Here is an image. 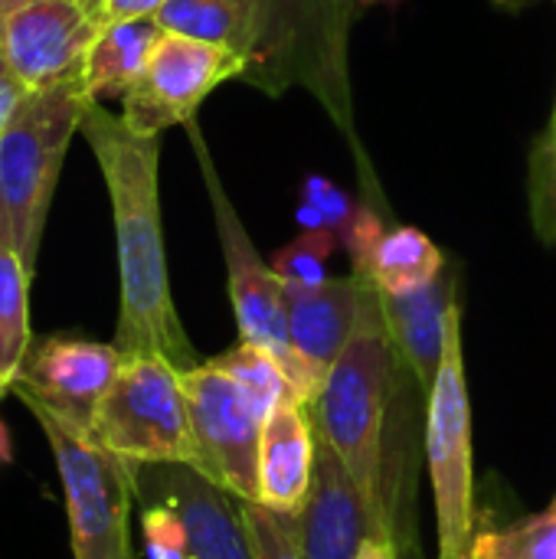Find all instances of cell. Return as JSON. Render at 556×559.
I'll list each match as a JSON object with an SVG mask.
<instances>
[{"label": "cell", "instance_id": "52a82bcc", "mask_svg": "<svg viewBox=\"0 0 556 559\" xmlns=\"http://www.w3.org/2000/svg\"><path fill=\"white\" fill-rule=\"evenodd\" d=\"M259 29V59L246 75L249 85L282 95L292 85L315 92L334 121L351 131L347 88V26L338 23L318 0H236Z\"/></svg>", "mask_w": 556, "mask_h": 559}, {"label": "cell", "instance_id": "d6a6232c", "mask_svg": "<svg viewBox=\"0 0 556 559\" xmlns=\"http://www.w3.org/2000/svg\"><path fill=\"white\" fill-rule=\"evenodd\" d=\"M354 559H400V547L387 534H367Z\"/></svg>", "mask_w": 556, "mask_h": 559}, {"label": "cell", "instance_id": "f1b7e54d", "mask_svg": "<svg viewBox=\"0 0 556 559\" xmlns=\"http://www.w3.org/2000/svg\"><path fill=\"white\" fill-rule=\"evenodd\" d=\"M383 233H387L383 219H380L367 203H357V210H354V216H351V223H347V229H344V236H341V249H347V255H351V272H354V275L367 278L374 249H377V242L383 239Z\"/></svg>", "mask_w": 556, "mask_h": 559}, {"label": "cell", "instance_id": "ffe728a7", "mask_svg": "<svg viewBox=\"0 0 556 559\" xmlns=\"http://www.w3.org/2000/svg\"><path fill=\"white\" fill-rule=\"evenodd\" d=\"M449 269L442 249L416 226H393L374 249L367 278L380 295H413Z\"/></svg>", "mask_w": 556, "mask_h": 559}, {"label": "cell", "instance_id": "ac0fdd59", "mask_svg": "<svg viewBox=\"0 0 556 559\" xmlns=\"http://www.w3.org/2000/svg\"><path fill=\"white\" fill-rule=\"evenodd\" d=\"M161 36H164V29L154 16L102 23L98 36L85 56V66H82L85 95L92 102L121 98L144 72Z\"/></svg>", "mask_w": 556, "mask_h": 559}, {"label": "cell", "instance_id": "7c38bea8", "mask_svg": "<svg viewBox=\"0 0 556 559\" xmlns=\"http://www.w3.org/2000/svg\"><path fill=\"white\" fill-rule=\"evenodd\" d=\"M102 29L88 0H33L3 16V59L29 92L79 79Z\"/></svg>", "mask_w": 556, "mask_h": 559}, {"label": "cell", "instance_id": "5bb4252c", "mask_svg": "<svg viewBox=\"0 0 556 559\" xmlns=\"http://www.w3.org/2000/svg\"><path fill=\"white\" fill-rule=\"evenodd\" d=\"M367 534H377L374 514L334 449L318 436L315 478L298 514V557L354 559Z\"/></svg>", "mask_w": 556, "mask_h": 559}, {"label": "cell", "instance_id": "30bf717a", "mask_svg": "<svg viewBox=\"0 0 556 559\" xmlns=\"http://www.w3.org/2000/svg\"><path fill=\"white\" fill-rule=\"evenodd\" d=\"M200 472L239 501H259V442L265 416L213 360L184 370Z\"/></svg>", "mask_w": 556, "mask_h": 559}, {"label": "cell", "instance_id": "44dd1931", "mask_svg": "<svg viewBox=\"0 0 556 559\" xmlns=\"http://www.w3.org/2000/svg\"><path fill=\"white\" fill-rule=\"evenodd\" d=\"M29 282L33 272L0 239V393H13L20 367L33 347L29 334Z\"/></svg>", "mask_w": 556, "mask_h": 559}, {"label": "cell", "instance_id": "e0dca14e", "mask_svg": "<svg viewBox=\"0 0 556 559\" xmlns=\"http://www.w3.org/2000/svg\"><path fill=\"white\" fill-rule=\"evenodd\" d=\"M315 419L305 403L285 396L262 426L259 501L275 514H301L315 478Z\"/></svg>", "mask_w": 556, "mask_h": 559}, {"label": "cell", "instance_id": "ba28073f", "mask_svg": "<svg viewBox=\"0 0 556 559\" xmlns=\"http://www.w3.org/2000/svg\"><path fill=\"white\" fill-rule=\"evenodd\" d=\"M426 462L436 498L439 559H472L475 550V455L472 403L462 357V305L449 311L446 350L426 400Z\"/></svg>", "mask_w": 556, "mask_h": 559}, {"label": "cell", "instance_id": "8992f818", "mask_svg": "<svg viewBox=\"0 0 556 559\" xmlns=\"http://www.w3.org/2000/svg\"><path fill=\"white\" fill-rule=\"evenodd\" d=\"M187 134L193 141L203 180H206V193H210V206H213V223H216V236H220V249H223V262H226V285H229V301H233V314H236V328H239V341L256 344L262 350H269L279 367L285 370L288 390L298 403L311 406L321 393V383L311 377V370L301 364L292 334H288V308H285V285L282 278L272 272V265L256 252L220 174L216 164L210 157V147L197 128V121L187 124Z\"/></svg>", "mask_w": 556, "mask_h": 559}, {"label": "cell", "instance_id": "9c48e42d", "mask_svg": "<svg viewBox=\"0 0 556 559\" xmlns=\"http://www.w3.org/2000/svg\"><path fill=\"white\" fill-rule=\"evenodd\" d=\"M246 56L233 49L164 33L138 82L121 95V121L144 138H161L174 124L187 128L206 95L229 79H246Z\"/></svg>", "mask_w": 556, "mask_h": 559}, {"label": "cell", "instance_id": "277c9868", "mask_svg": "<svg viewBox=\"0 0 556 559\" xmlns=\"http://www.w3.org/2000/svg\"><path fill=\"white\" fill-rule=\"evenodd\" d=\"M88 432L131 468L190 465L200 472L184 370L164 357H125L111 390L92 416Z\"/></svg>", "mask_w": 556, "mask_h": 559}, {"label": "cell", "instance_id": "e575fe53", "mask_svg": "<svg viewBox=\"0 0 556 559\" xmlns=\"http://www.w3.org/2000/svg\"><path fill=\"white\" fill-rule=\"evenodd\" d=\"M498 10H508V13H518V10H528V7H534V3H541V0H492ZM556 3V0H554Z\"/></svg>", "mask_w": 556, "mask_h": 559}, {"label": "cell", "instance_id": "74e56055", "mask_svg": "<svg viewBox=\"0 0 556 559\" xmlns=\"http://www.w3.org/2000/svg\"><path fill=\"white\" fill-rule=\"evenodd\" d=\"M88 3H95V7H98V10H102V0H88Z\"/></svg>", "mask_w": 556, "mask_h": 559}, {"label": "cell", "instance_id": "1f68e13d", "mask_svg": "<svg viewBox=\"0 0 556 559\" xmlns=\"http://www.w3.org/2000/svg\"><path fill=\"white\" fill-rule=\"evenodd\" d=\"M338 23H344L347 29H351V23L357 20V13L360 10H367V7H377V3H397V0H318Z\"/></svg>", "mask_w": 556, "mask_h": 559}, {"label": "cell", "instance_id": "3957f363", "mask_svg": "<svg viewBox=\"0 0 556 559\" xmlns=\"http://www.w3.org/2000/svg\"><path fill=\"white\" fill-rule=\"evenodd\" d=\"M92 98L79 79L29 92L0 131V239L36 272L49 203L72 138L82 131Z\"/></svg>", "mask_w": 556, "mask_h": 559}, {"label": "cell", "instance_id": "4dcf8cb0", "mask_svg": "<svg viewBox=\"0 0 556 559\" xmlns=\"http://www.w3.org/2000/svg\"><path fill=\"white\" fill-rule=\"evenodd\" d=\"M167 0H102V23L115 20H134V16H154Z\"/></svg>", "mask_w": 556, "mask_h": 559}, {"label": "cell", "instance_id": "836d02e7", "mask_svg": "<svg viewBox=\"0 0 556 559\" xmlns=\"http://www.w3.org/2000/svg\"><path fill=\"white\" fill-rule=\"evenodd\" d=\"M13 462V442H10V432L0 419V465H10Z\"/></svg>", "mask_w": 556, "mask_h": 559}, {"label": "cell", "instance_id": "ab89813d", "mask_svg": "<svg viewBox=\"0 0 556 559\" xmlns=\"http://www.w3.org/2000/svg\"><path fill=\"white\" fill-rule=\"evenodd\" d=\"M0 396H3V393H0Z\"/></svg>", "mask_w": 556, "mask_h": 559}, {"label": "cell", "instance_id": "60d3db41", "mask_svg": "<svg viewBox=\"0 0 556 559\" xmlns=\"http://www.w3.org/2000/svg\"><path fill=\"white\" fill-rule=\"evenodd\" d=\"M554 501H556V498H554Z\"/></svg>", "mask_w": 556, "mask_h": 559}, {"label": "cell", "instance_id": "4316f807", "mask_svg": "<svg viewBox=\"0 0 556 559\" xmlns=\"http://www.w3.org/2000/svg\"><path fill=\"white\" fill-rule=\"evenodd\" d=\"M242 518L252 537L256 559H301L298 557V514H275L256 501H242Z\"/></svg>", "mask_w": 556, "mask_h": 559}, {"label": "cell", "instance_id": "4fadbf2b", "mask_svg": "<svg viewBox=\"0 0 556 559\" xmlns=\"http://www.w3.org/2000/svg\"><path fill=\"white\" fill-rule=\"evenodd\" d=\"M170 504L187 527L190 559H256L242 501L190 465L138 468V501Z\"/></svg>", "mask_w": 556, "mask_h": 559}, {"label": "cell", "instance_id": "8fae6325", "mask_svg": "<svg viewBox=\"0 0 556 559\" xmlns=\"http://www.w3.org/2000/svg\"><path fill=\"white\" fill-rule=\"evenodd\" d=\"M121 364L125 354L115 344L49 334L43 341H33L13 393L23 406H39L56 419L88 429Z\"/></svg>", "mask_w": 556, "mask_h": 559}, {"label": "cell", "instance_id": "d590c367", "mask_svg": "<svg viewBox=\"0 0 556 559\" xmlns=\"http://www.w3.org/2000/svg\"><path fill=\"white\" fill-rule=\"evenodd\" d=\"M26 3H33V0H0V20L10 16V13L20 10V7H26Z\"/></svg>", "mask_w": 556, "mask_h": 559}, {"label": "cell", "instance_id": "f35d334b", "mask_svg": "<svg viewBox=\"0 0 556 559\" xmlns=\"http://www.w3.org/2000/svg\"><path fill=\"white\" fill-rule=\"evenodd\" d=\"M472 559H478V557H472Z\"/></svg>", "mask_w": 556, "mask_h": 559}, {"label": "cell", "instance_id": "cb8c5ba5", "mask_svg": "<svg viewBox=\"0 0 556 559\" xmlns=\"http://www.w3.org/2000/svg\"><path fill=\"white\" fill-rule=\"evenodd\" d=\"M528 206L541 242L556 246V102L528 160Z\"/></svg>", "mask_w": 556, "mask_h": 559}, {"label": "cell", "instance_id": "83f0119b", "mask_svg": "<svg viewBox=\"0 0 556 559\" xmlns=\"http://www.w3.org/2000/svg\"><path fill=\"white\" fill-rule=\"evenodd\" d=\"M141 540L144 559H190V540L184 518L154 498H141Z\"/></svg>", "mask_w": 556, "mask_h": 559}, {"label": "cell", "instance_id": "484cf974", "mask_svg": "<svg viewBox=\"0 0 556 559\" xmlns=\"http://www.w3.org/2000/svg\"><path fill=\"white\" fill-rule=\"evenodd\" d=\"M357 203L328 177L321 174H311L305 177V187H301V203H298V226L301 229H328L334 236H344L351 216H354Z\"/></svg>", "mask_w": 556, "mask_h": 559}, {"label": "cell", "instance_id": "7402d4cb", "mask_svg": "<svg viewBox=\"0 0 556 559\" xmlns=\"http://www.w3.org/2000/svg\"><path fill=\"white\" fill-rule=\"evenodd\" d=\"M213 364H216L220 370H226V373L239 383V390L249 396V403H252L265 419L275 413V406H279L285 396H292L288 380H285V370L279 367V360H275L269 350L256 347V344L239 341V344L229 347L226 354L213 357Z\"/></svg>", "mask_w": 556, "mask_h": 559}, {"label": "cell", "instance_id": "8d00e7d4", "mask_svg": "<svg viewBox=\"0 0 556 559\" xmlns=\"http://www.w3.org/2000/svg\"><path fill=\"white\" fill-rule=\"evenodd\" d=\"M0 52H3V20H0Z\"/></svg>", "mask_w": 556, "mask_h": 559}, {"label": "cell", "instance_id": "603a6c76", "mask_svg": "<svg viewBox=\"0 0 556 559\" xmlns=\"http://www.w3.org/2000/svg\"><path fill=\"white\" fill-rule=\"evenodd\" d=\"M472 557L478 559H556V501L511 527L478 534Z\"/></svg>", "mask_w": 556, "mask_h": 559}, {"label": "cell", "instance_id": "6da1fadb", "mask_svg": "<svg viewBox=\"0 0 556 559\" xmlns=\"http://www.w3.org/2000/svg\"><path fill=\"white\" fill-rule=\"evenodd\" d=\"M85 144L92 147L115 223L118 249V328L115 347L125 357L154 354L177 370L200 364L167 275V249L161 226V138L134 134L121 115L92 102L82 121Z\"/></svg>", "mask_w": 556, "mask_h": 559}, {"label": "cell", "instance_id": "7a4b0ae2", "mask_svg": "<svg viewBox=\"0 0 556 559\" xmlns=\"http://www.w3.org/2000/svg\"><path fill=\"white\" fill-rule=\"evenodd\" d=\"M400 367L387 334L380 292L367 278L357 328L331 367L318 400L308 406L318 436L334 449L357 491L364 495L377 534H387L383 485H387V419L397 396ZM400 547V544H397Z\"/></svg>", "mask_w": 556, "mask_h": 559}, {"label": "cell", "instance_id": "9a60e30c", "mask_svg": "<svg viewBox=\"0 0 556 559\" xmlns=\"http://www.w3.org/2000/svg\"><path fill=\"white\" fill-rule=\"evenodd\" d=\"M364 292H367V278L354 272L347 278H328L315 288L285 285L292 344L321 386L357 328Z\"/></svg>", "mask_w": 556, "mask_h": 559}, {"label": "cell", "instance_id": "2e32d148", "mask_svg": "<svg viewBox=\"0 0 556 559\" xmlns=\"http://www.w3.org/2000/svg\"><path fill=\"white\" fill-rule=\"evenodd\" d=\"M459 301V272L446 269L433 285L413 292V295H380L387 334L397 354V364L413 377L419 393L429 400V390L436 383L442 350H446V331H449V311Z\"/></svg>", "mask_w": 556, "mask_h": 559}, {"label": "cell", "instance_id": "5b68a950", "mask_svg": "<svg viewBox=\"0 0 556 559\" xmlns=\"http://www.w3.org/2000/svg\"><path fill=\"white\" fill-rule=\"evenodd\" d=\"M43 429L62 481L72 559H134L131 508L138 501V468L125 465L82 426L26 406Z\"/></svg>", "mask_w": 556, "mask_h": 559}, {"label": "cell", "instance_id": "d6986e66", "mask_svg": "<svg viewBox=\"0 0 556 559\" xmlns=\"http://www.w3.org/2000/svg\"><path fill=\"white\" fill-rule=\"evenodd\" d=\"M154 20L161 23L164 33L190 36V39L213 43V46H223V49L246 56V62H249L246 75L252 72V66L259 59L256 20L236 0H167L154 13Z\"/></svg>", "mask_w": 556, "mask_h": 559}, {"label": "cell", "instance_id": "d4e9b609", "mask_svg": "<svg viewBox=\"0 0 556 559\" xmlns=\"http://www.w3.org/2000/svg\"><path fill=\"white\" fill-rule=\"evenodd\" d=\"M341 249V236L328 229H301L298 239L282 246L272 255V272L282 278V285H298V288H315L328 282V259Z\"/></svg>", "mask_w": 556, "mask_h": 559}, {"label": "cell", "instance_id": "f546056e", "mask_svg": "<svg viewBox=\"0 0 556 559\" xmlns=\"http://www.w3.org/2000/svg\"><path fill=\"white\" fill-rule=\"evenodd\" d=\"M29 98V88L16 79V72L10 69V62L0 52V131L13 121V115L20 111V105Z\"/></svg>", "mask_w": 556, "mask_h": 559}]
</instances>
